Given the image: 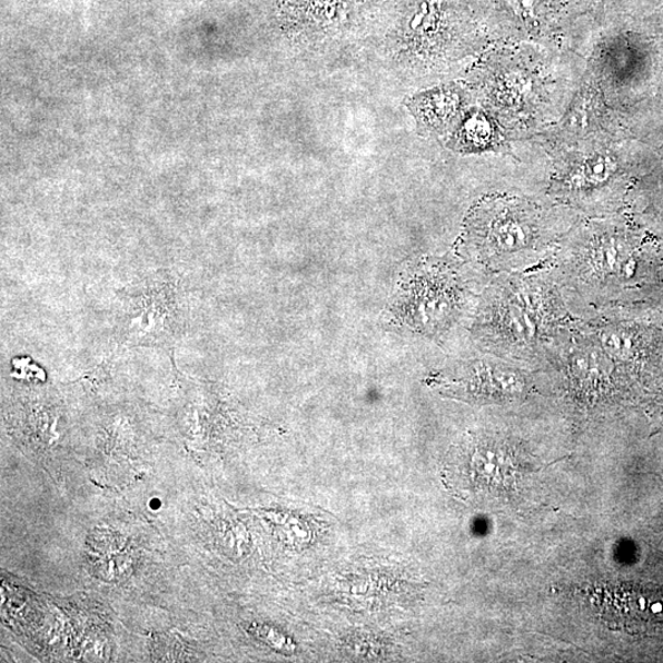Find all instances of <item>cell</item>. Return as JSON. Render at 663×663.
I'll return each mask as SVG.
<instances>
[{"label": "cell", "mask_w": 663, "mask_h": 663, "mask_svg": "<svg viewBox=\"0 0 663 663\" xmlns=\"http://www.w3.org/2000/svg\"><path fill=\"white\" fill-rule=\"evenodd\" d=\"M578 317L548 266L497 278L482 296L472 335L494 357L541 366Z\"/></svg>", "instance_id": "1"}, {"label": "cell", "mask_w": 663, "mask_h": 663, "mask_svg": "<svg viewBox=\"0 0 663 663\" xmlns=\"http://www.w3.org/2000/svg\"><path fill=\"white\" fill-rule=\"evenodd\" d=\"M550 266L567 298L600 311L610 309L615 294L635 276L637 260L624 232L600 220L570 234Z\"/></svg>", "instance_id": "2"}, {"label": "cell", "mask_w": 663, "mask_h": 663, "mask_svg": "<svg viewBox=\"0 0 663 663\" xmlns=\"http://www.w3.org/2000/svg\"><path fill=\"white\" fill-rule=\"evenodd\" d=\"M551 241L540 211L524 199L485 200L466 224L468 255L497 274H527L544 265Z\"/></svg>", "instance_id": "3"}, {"label": "cell", "mask_w": 663, "mask_h": 663, "mask_svg": "<svg viewBox=\"0 0 663 663\" xmlns=\"http://www.w3.org/2000/svg\"><path fill=\"white\" fill-rule=\"evenodd\" d=\"M457 271L441 260H426L406 277L395 300V314L410 328L428 336L454 326L466 304Z\"/></svg>", "instance_id": "4"}, {"label": "cell", "mask_w": 663, "mask_h": 663, "mask_svg": "<svg viewBox=\"0 0 663 663\" xmlns=\"http://www.w3.org/2000/svg\"><path fill=\"white\" fill-rule=\"evenodd\" d=\"M453 487L472 496H499L517 481V454L501 437L471 435L454 454L448 467Z\"/></svg>", "instance_id": "5"}, {"label": "cell", "mask_w": 663, "mask_h": 663, "mask_svg": "<svg viewBox=\"0 0 663 663\" xmlns=\"http://www.w3.org/2000/svg\"><path fill=\"white\" fill-rule=\"evenodd\" d=\"M516 363L492 357L466 362L453 370L443 384L459 397L478 402H512L531 389L530 374L516 368Z\"/></svg>", "instance_id": "6"}, {"label": "cell", "mask_w": 663, "mask_h": 663, "mask_svg": "<svg viewBox=\"0 0 663 663\" xmlns=\"http://www.w3.org/2000/svg\"><path fill=\"white\" fill-rule=\"evenodd\" d=\"M619 165L610 156H588L567 166L552 186L553 194L567 205L582 208L605 206Z\"/></svg>", "instance_id": "7"}, {"label": "cell", "mask_w": 663, "mask_h": 663, "mask_svg": "<svg viewBox=\"0 0 663 663\" xmlns=\"http://www.w3.org/2000/svg\"><path fill=\"white\" fill-rule=\"evenodd\" d=\"M627 619L639 625L663 624V594L653 590H631L626 595Z\"/></svg>", "instance_id": "8"}]
</instances>
